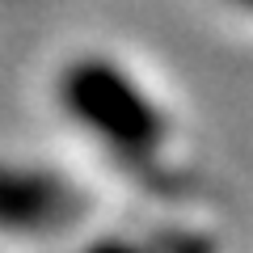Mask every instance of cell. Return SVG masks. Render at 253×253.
Returning <instances> with one entry per match:
<instances>
[{
  "mask_svg": "<svg viewBox=\"0 0 253 253\" xmlns=\"http://www.w3.org/2000/svg\"><path fill=\"white\" fill-rule=\"evenodd\" d=\"M59 106L110 156L152 177L169 144V118L156 97L106 55H81L59 76Z\"/></svg>",
  "mask_w": 253,
  "mask_h": 253,
  "instance_id": "cell-1",
  "label": "cell"
},
{
  "mask_svg": "<svg viewBox=\"0 0 253 253\" xmlns=\"http://www.w3.org/2000/svg\"><path fill=\"white\" fill-rule=\"evenodd\" d=\"M84 215V203L59 173L38 165H9L0 161V236L38 241L72 228Z\"/></svg>",
  "mask_w": 253,
  "mask_h": 253,
  "instance_id": "cell-2",
  "label": "cell"
},
{
  "mask_svg": "<svg viewBox=\"0 0 253 253\" xmlns=\"http://www.w3.org/2000/svg\"><path fill=\"white\" fill-rule=\"evenodd\" d=\"M81 253H156L152 245H139V241H97Z\"/></svg>",
  "mask_w": 253,
  "mask_h": 253,
  "instance_id": "cell-3",
  "label": "cell"
},
{
  "mask_svg": "<svg viewBox=\"0 0 253 253\" xmlns=\"http://www.w3.org/2000/svg\"><path fill=\"white\" fill-rule=\"evenodd\" d=\"M236 4H245V9H253V0H236Z\"/></svg>",
  "mask_w": 253,
  "mask_h": 253,
  "instance_id": "cell-4",
  "label": "cell"
}]
</instances>
